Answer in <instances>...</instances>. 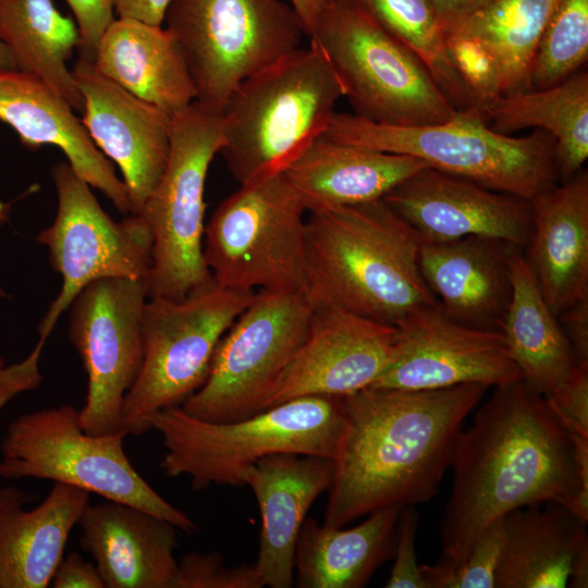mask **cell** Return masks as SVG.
<instances>
[{"mask_svg": "<svg viewBox=\"0 0 588 588\" xmlns=\"http://www.w3.org/2000/svg\"><path fill=\"white\" fill-rule=\"evenodd\" d=\"M453 483L431 572L460 565L509 512L555 502L588 522V438L571 432L522 378L494 387L456 440Z\"/></svg>", "mask_w": 588, "mask_h": 588, "instance_id": "6da1fadb", "label": "cell"}, {"mask_svg": "<svg viewBox=\"0 0 588 588\" xmlns=\"http://www.w3.org/2000/svg\"><path fill=\"white\" fill-rule=\"evenodd\" d=\"M487 389L366 388L341 396L345 428L322 524L341 528L381 509L430 501L465 418Z\"/></svg>", "mask_w": 588, "mask_h": 588, "instance_id": "7a4b0ae2", "label": "cell"}, {"mask_svg": "<svg viewBox=\"0 0 588 588\" xmlns=\"http://www.w3.org/2000/svg\"><path fill=\"white\" fill-rule=\"evenodd\" d=\"M307 297L395 326L437 302L419 269L421 237L383 198L308 212Z\"/></svg>", "mask_w": 588, "mask_h": 588, "instance_id": "3957f363", "label": "cell"}, {"mask_svg": "<svg viewBox=\"0 0 588 588\" xmlns=\"http://www.w3.org/2000/svg\"><path fill=\"white\" fill-rule=\"evenodd\" d=\"M344 89L314 41L243 81L221 111L223 155L240 183L283 172L326 131Z\"/></svg>", "mask_w": 588, "mask_h": 588, "instance_id": "277c9868", "label": "cell"}, {"mask_svg": "<svg viewBox=\"0 0 588 588\" xmlns=\"http://www.w3.org/2000/svg\"><path fill=\"white\" fill-rule=\"evenodd\" d=\"M150 430L162 438L160 462L168 477L188 476L192 488L244 486L246 469L279 453L333 458L345 428L341 396L310 395L250 417L217 422L187 415L180 406L158 412Z\"/></svg>", "mask_w": 588, "mask_h": 588, "instance_id": "5b68a950", "label": "cell"}, {"mask_svg": "<svg viewBox=\"0 0 588 588\" xmlns=\"http://www.w3.org/2000/svg\"><path fill=\"white\" fill-rule=\"evenodd\" d=\"M51 176L57 215L36 241L47 246L51 267L62 277V287L38 326V342L30 354L0 369V411L20 393L41 384L38 363L47 338L87 285L111 277L146 280L152 264V235L140 215L113 221L68 161H58Z\"/></svg>", "mask_w": 588, "mask_h": 588, "instance_id": "8992f818", "label": "cell"}, {"mask_svg": "<svg viewBox=\"0 0 588 588\" xmlns=\"http://www.w3.org/2000/svg\"><path fill=\"white\" fill-rule=\"evenodd\" d=\"M322 136L378 151L411 156L437 170L532 200L559 183L554 138L493 131L478 110L422 125H390L334 112Z\"/></svg>", "mask_w": 588, "mask_h": 588, "instance_id": "52a82bcc", "label": "cell"}, {"mask_svg": "<svg viewBox=\"0 0 588 588\" xmlns=\"http://www.w3.org/2000/svg\"><path fill=\"white\" fill-rule=\"evenodd\" d=\"M126 436L124 430L86 433L79 411L71 404L24 414L8 425L1 441L0 477L62 482L144 510L186 534L196 532L197 524L132 465L123 446Z\"/></svg>", "mask_w": 588, "mask_h": 588, "instance_id": "ba28073f", "label": "cell"}, {"mask_svg": "<svg viewBox=\"0 0 588 588\" xmlns=\"http://www.w3.org/2000/svg\"><path fill=\"white\" fill-rule=\"evenodd\" d=\"M306 213L283 172L241 184L205 225L203 253L213 282L307 294Z\"/></svg>", "mask_w": 588, "mask_h": 588, "instance_id": "9c48e42d", "label": "cell"}, {"mask_svg": "<svg viewBox=\"0 0 588 588\" xmlns=\"http://www.w3.org/2000/svg\"><path fill=\"white\" fill-rule=\"evenodd\" d=\"M309 40L324 51L363 119L412 126L458 112L424 62L351 0H328Z\"/></svg>", "mask_w": 588, "mask_h": 588, "instance_id": "30bf717a", "label": "cell"}, {"mask_svg": "<svg viewBox=\"0 0 588 588\" xmlns=\"http://www.w3.org/2000/svg\"><path fill=\"white\" fill-rule=\"evenodd\" d=\"M222 146L221 112L195 100L171 115L167 166L138 213L152 235L148 298L180 301L212 281L203 253L205 184Z\"/></svg>", "mask_w": 588, "mask_h": 588, "instance_id": "8fae6325", "label": "cell"}, {"mask_svg": "<svg viewBox=\"0 0 588 588\" xmlns=\"http://www.w3.org/2000/svg\"><path fill=\"white\" fill-rule=\"evenodd\" d=\"M255 292L213 280L183 299L149 297L143 314V364L122 407V429L150 430L158 412L181 406L208 377L216 350Z\"/></svg>", "mask_w": 588, "mask_h": 588, "instance_id": "7c38bea8", "label": "cell"}, {"mask_svg": "<svg viewBox=\"0 0 588 588\" xmlns=\"http://www.w3.org/2000/svg\"><path fill=\"white\" fill-rule=\"evenodd\" d=\"M164 22L196 101L219 112L243 81L299 48L305 35L282 0H173Z\"/></svg>", "mask_w": 588, "mask_h": 588, "instance_id": "4fadbf2b", "label": "cell"}, {"mask_svg": "<svg viewBox=\"0 0 588 588\" xmlns=\"http://www.w3.org/2000/svg\"><path fill=\"white\" fill-rule=\"evenodd\" d=\"M313 309L304 293H255L221 339L204 384L180 407L192 417L217 422L264 411L305 339Z\"/></svg>", "mask_w": 588, "mask_h": 588, "instance_id": "5bb4252c", "label": "cell"}, {"mask_svg": "<svg viewBox=\"0 0 588 588\" xmlns=\"http://www.w3.org/2000/svg\"><path fill=\"white\" fill-rule=\"evenodd\" d=\"M147 299L146 280L111 277L91 282L69 308V338L87 375L86 400L79 409L86 433L123 430L124 397L143 364Z\"/></svg>", "mask_w": 588, "mask_h": 588, "instance_id": "9a60e30c", "label": "cell"}, {"mask_svg": "<svg viewBox=\"0 0 588 588\" xmlns=\"http://www.w3.org/2000/svg\"><path fill=\"white\" fill-rule=\"evenodd\" d=\"M390 362L369 388L428 390L467 383L498 387L520 379L500 331L462 324L438 302L395 326Z\"/></svg>", "mask_w": 588, "mask_h": 588, "instance_id": "2e32d148", "label": "cell"}, {"mask_svg": "<svg viewBox=\"0 0 588 588\" xmlns=\"http://www.w3.org/2000/svg\"><path fill=\"white\" fill-rule=\"evenodd\" d=\"M313 307L305 339L264 409L302 396H343L369 388L390 362L394 326L336 305Z\"/></svg>", "mask_w": 588, "mask_h": 588, "instance_id": "e0dca14e", "label": "cell"}, {"mask_svg": "<svg viewBox=\"0 0 588 588\" xmlns=\"http://www.w3.org/2000/svg\"><path fill=\"white\" fill-rule=\"evenodd\" d=\"M83 99L79 119L95 146L118 164L138 215L159 183L169 157L171 115L105 76L91 60L71 70Z\"/></svg>", "mask_w": 588, "mask_h": 588, "instance_id": "ac0fdd59", "label": "cell"}, {"mask_svg": "<svg viewBox=\"0 0 588 588\" xmlns=\"http://www.w3.org/2000/svg\"><path fill=\"white\" fill-rule=\"evenodd\" d=\"M383 199L422 242L482 236L522 249L531 232L530 200L431 167L397 184Z\"/></svg>", "mask_w": 588, "mask_h": 588, "instance_id": "d6986e66", "label": "cell"}, {"mask_svg": "<svg viewBox=\"0 0 588 588\" xmlns=\"http://www.w3.org/2000/svg\"><path fill=\"white\" fill-rule=\"evenodd\" d=\"M334 470L333 458L294 453L266 456L246 469L244 486L254 492L261 516L255 565L264 586H293L301 528L315 501L329 491Z\"/></svg>", "mask_w": 588, "mask_h": 588, "instance_id": "ffe728a7", "label": "cell"}, {"mask_svg": "<svg viewBox=\"0 0 588 588\" xmlns=\"http://www.w3.org/2000/svg\"><path fill=\"white\" fill-rule=\"evenodd\" d=\"M0 121L29 149L58 147L81 179L99 189L121 213H131L126 187L112 162L95 146L72 106L39 77L0 69Z\"/></svg>", "mask_w": 588, "mask_h": 588, "instance_id": "44dd1931", "label": "cell"}, {"mask_svg": "<svg viewBox=\"0 0 588 588\" xmlns=\"http://www.w3.org/2000/svg\"><path fill=\"white\" fill-rule=\"evenodd\" d=\"M513 247L482 236L421 242L419 269L449 317L471 328L501 332L512 296L509 256Z\"/></svg>", "mask_w": 588, "mask_h": 588, "instance_id": "7402d4cb", "label": "cell"}, {"mask_svg": "<svg viewBox=\"0 0 588 588\" xmlns=\"http://www.w3.org/2000/svg\"><path fill=\"white\" fill-rule=\"evenodd\" d=\"M79 543L105 588H172L176 527L138 507L108 501L85 509Z\"/></svg>", "mask_w": 588, "mask_h": 588, "instance_id": "603a6c76", "label": "cell"}, {"mask_svg": "<svg viewBox=\"0 0 588 588\" xmlns=\"http://www.w3.org/2000/svg\"><path fill=\"white\" fill-rule=\"evenodd\" d=\"M532 226L524 256L558 317L588 298V172L581 169L531 200Z\"/></svg>", "mask_w": 588, "mask_h": 588, "instance_id": "cb8c5ba5", "label": "cell"}, {"mask_svg": "<svg viewBox=\"0 0 588 588\" xmlns=\"http://www.w3.org/2000/svg\"><path fill=\"white\" fill-rule=\"evenodd\" d=\"M429 167L411 156L378 151L320 135L283 171L307 213L383 198Z\"/></svg>", "mask_w": 588, "mask_h": 588, "instance_id": "d4e9b609", "label": "cell"}, {"mask_svg": "<svg viewBox=\"0 0 588 588\" xmlns=\"http://www.w3.org/2000/svg\"><path fill=\"white\" fill-rule=\"evenodd\" d=\"M107 77L173 115L196 100V90L170 32L132 19H114L93 60Z\"/></svg>", "mask_w": 588, "mask_h": 588, "instance_id": "484cf974", "label": "cell"}, {"mask_svg": "<svg viewBox=\"0 0 588 588\" xmlns=\"http://www.w3.org/2000/svg\"><path fill=\"white\" fill-rule=\"evenodd\" d=\"M502 520L505 543L494 588L567 587L573 561L588 544L587 523L555 502L513 510Z\"/></svg>", "mask_w": 588, "mask_h": 588, "instance_id": "4316f807", "label": "cell"}, {"mask_svg": "<svg viewBox=\"0 0 588 588\" xmlns=\"http://www.w3.org/2000/svg\"><path fill=\"white\" fill-rule=\"evenodd\" d=\"M89 492L54 482L40 504L0 516V588H46L64 556Z\"/></svg>", "mask_w": 588, "mask_h": 588, "instance_id": "83f0119b", "label": "cell"}, {"mask_svg": "<svg viewBox=\"0 0 588 588\" xmlns=\"http://www.w3.org/2000/svg\"><path fill=\"white\" fill-rule=\"evenodd\" d=\"M401 509L375 511L362 524L347 529L306 518L295 548L297 587H364L393 556Z\"/></svg>", "mask_w": 588, "mask_h": 588, "instance_id": "f1b7e54d", "label": "cell"}, {"mask_svg": "<svg viewBox=\"0 0 588 588\" xmlns=\"http://www.w3.org/2000/svg\"><path fill=\"white\" fill-rule=\"evenodd\" d=\"M512 296L501 333L522 379L544 399L569 378L577 362L520 248L509 256Z\"/></svg>", "mask_w": 588, "mask_h": 588, "instance_id": "f546056e", "label": "cell"}, {"mask_svg": "<svg viewBox=\"0 0 588 588\" xmlns=\"http://www.w3.org/2000/svg\"><path fill=\"white\" fill-rule=\"evenodd\" d=\"M481 113L493 131L504 135L529 127L550 134L555 140L554 163L559 182L574 176L588 158L586 71H577L548 88L503 94Z\"/></svg>", "mask_w": 588, "mask_h": 588, "instance_id": "4dcf8cb0", "label": "cell"}, {"mask_svg": "<svg viewBox=\"0 0 588 588\" xmlns=\"http://www.w3.org/2000/svg\"><path fill=\"white\" fill-rule=\"evenodd\" d=\"M0 39L19 70L32 73L81 111L83 99L68 68L79 44L76 22L52 0H0Z\"/></svg>", "mask_w": 588, "mask_h": 588, "instance_id": "1f68e13d", "label": "cell"}, {"mask_svg": "<svg viewBox=\"0 0 588 588\" xmlns=\"http://www.w3.org/2000/svg\"><path fill=\"white\" fill-rule=\"evenodd\" d=\"M559 0H492L443 28L479 39L494 57L503 94L529 89L538 44Z\"/></svg>", "mask_w": 588, "mask_h": 588, "instance_id": "d6a6232c", "label": "cell"}, {"mask_svg": "<svg viewBox=\"0 0 588 588\" xmlns=\"http://www.w3.org/2000/svg\"><path fill=\"white\" fill-rule=\"evenodd\" d=\"M409 48L457 111L477 110L446 52L442 22L429 0H351Z\"/></svg>", "mask_w": 588, "mask_h": 588, "instance_id": "836d02e7", "label": "cell"}, {"mask_svg": "<svg viewBox=\"0 0 588 588\" xmlns=\"http://www.w3.org/2000/svg\"><path fill=\"white\" fill-rule=\"evenodd\" d=\"M588 57V0H559L542 33L529 89L556 85L579 71Z\"/></svg>", "mask_w": 588, "mask_h": 588, "instance_id": "e575fe53", "label": "cell"}, {"mask_svg": "<svg viewBox=\"0 0 588 588\" xmlns=\"http://www.w3.org/2000/svg\"><path fill=\"white\" fill-rule=\"evenodd\" d=\"M450 61L469 93L475 108L482 112L503 95L499 65L489 49L477 38L443 28Z\"/></svg>", "mask_w": 588, "mask_h": 588, "instance_id": "d590c367", "label": "cell"}, {"mask_svg": "<svg viewBox=\"0 0 588 588\" xmlns=\"http://www.w3.org/2000/svg\"><path fill=\"white\" fill-rule=\"evenodd\" d=\"M504 543L505 529L500 518L481 532L460 565L445 572H431L420 565V575L428 588H494Z\"/></svg>", "mask_w": 588, "mask_h": 588, "instance_id": "8d00e7d4", "label": "cell"}, {"mask_svg": "<svg viewBox=\"0 0 588 588\" xmlns=\"http://www.w3.org/2000/svg\"><path fill=\"white\" fill-rule=\"evenodd\" d=\"M255 563L226 566L218 552H192L177 562L172 588H262Z\"/></svg>", "mask_w": 588, "mask_h": 588, "instance_id": "74e56055", "label": "cell"}, {"mask_svg": "<svg viewBox=\"0 0 588 588\" xmlns=\"http://www.w3.org/2000/svg\"><path fill=\"white\" fill-rule=\"evenodd\" d=\"M418 513L414 505L403 506L396 522L394 563L385 588H428L416 561L415 541L418 527Z\"/></svg>", "mask_w": 588, "mask_h": 588, "instance_id": "f35d334b", "label": "cell"}, {"mask_svg": "<svg viewBox=\"0 0 588 588\" xmlns=\"http://www.w3.org/2000/svg\"><path fill=\"white\" fill-rule=\"evenodd\" d=\"M546 401L571 432L588 438V365L577 364L566 382Z\"/></svg>", "mask_w": 588, "mask_h": 588, "instance_id": "ab89813d", "label": "cell"}, {"mask_svg": "<svg viewBox=\"0 0 588 588\" xmlns=\"http://www.w3.org/2000/svg\"><path fill=\"white\" fill-rule=\"evenodd\" d=\"M79 32V58L94 60L97 45L114 20L110 0H65Z\"/></svg>", "mask_w": 588, "mask_h": 588, "instance_id": "60d3db41", "label": "cell"}, {"mask_svg": "<svg viewBox=\"0 0 588 588\" xmlns=\"http://www.w3.org/2000/svg\"><path fill=\"white\" fill-rule=\"evenodd\" d=\"M50 586L53 588H105L96 565L85 561L74 551L63 556Z\"/></svg>", "mask_w": 588, "mask_h": 588, "instance_id": "b9f144b4", "label": "cell"}, {"mask_svg": "<svg viewBox=\"0 0 588 588\" xmlns=\"http://www.w3.org/2000/svg\"><path fill=\"white\" fill-rule=\"evenodd\" d=\"M556 318L576 362L588 365V298L565 308Z\"/></svg>", "mask_w": 588, "mask_h": 588, "instance_id": "7bdbcfd3", "label": "cell"}, {"mask_svg": "<svg viewBox=\"0 0 588 588\" xmlns=\"http://www.w3.org/2000/svg\"><path fill=\"white\" fill-rule=\"evenodd\" d=\"M113 11L121 19H132L162 25L173 0H110Z\"/></svg>", "mask_w": 588, "mask_h": 588, "instance_id": "ee69618b", "label": "cell"}, {"mask_svg": "<svg viewBox=\"0 0 588 588\" xmlns=\"http://www.w3.org/2000/svg\"><path fill=\"white\" fill-rule=\"evenodd\" d=\"M438 13L442 26L461 20L485 7L492 0H429Z\"/></svg>", "mask_w": 588, "mask_h": 588, "instance_id": "f6af8a7d", "label": "cell"}, {"mask_svg": "<svg viewBox=\"0 0 588 588\" xmlns=\"http://www.w3.org/2000/svg\"><path fill=\"white\" fill-rule=\"evenodd\" d=\"M292 8L297 13L305 35L310 39L314 34L318 19L328 0H289Z\"/></svg>", "mask_w": 588, "mask_h": 588, "instance_id": "bcb514c9", "label": "cell"}, {"mask_svg": "<svg viewBox=\"0 0 588 588\" xmlns=\"http://www.w3.org/2000/svg\"><path fill=\"white\" fill-rule=\"evenodd\" d=\"M37 500V495L34 493L25 492L15 487H1L0 488V516L4 513L22 507L27 503H32Z\"/></svg>", "mask_w": 588, "mask_h": 588, "instance_id": "7dc6e473", "label": "cell"}, {"mask_svg": "<svg viewBox=\"0 0 588 588\" xmlns=\"http://www.w3.org/2000/svg\"><path fill=\"white\" fill-rule=\"evenodd\" d=\"M568 586L573 588L588 587V544L580 549L573 561Z\"/></svg>", "mask_w": 588, "mask_h": 588, "instance_id": "c3c4849f", "label": "cell"}, {"mask_svg": "<svg viewBox=\"0 0 588 588\" xmlns=\"http://www.w3.org/2000/svg\"><path fill=\"white\" fill-rule=\"evenodd\" d=\"M0 69H13L19 70V66L7 48V46L0 39Z\"/></svg>", "mask_w": 588, "mask_h": 588, "instance_id": "681fc988", "label": "cell"}, {"mask_svg": "<svg viewBox=\"0 0 588 588\" xmlns=\"http://www.w3.org/2000/svg\"><path fill=\"white\" fill-rule=\"evenodd\" d=\"M12 201L4 203L0 200V226L8 220L12 209ZM0 296H8L1 287Z\"/></svg>", "mask_w": 588, "mask_h": 588, "instance_id": "f907efd6", "label": "cell"}, {"mask_svg": "<svg viewBox=\"0 0 588 588\" xmlns=\"http://www.w3.org/2000/svg\"><path fill=\"white\" fill-rule=\"evenodd\" d=\"M5 365H7V364H5V359H4L2 356H0V369H1L2 367H4Z\"/></svg>", "mask_w": 588, "mask_h": 588, "instance_id": "816d5d0a", "label": "cell"}]
</instances>
